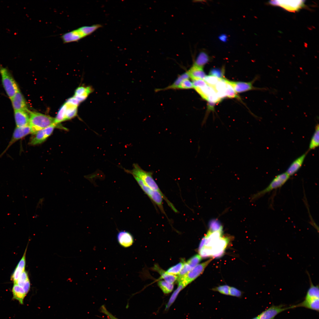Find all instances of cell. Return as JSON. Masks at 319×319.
<instances>
[{"instance_id": "cell-1", "label": "cell", "mask_w": 319, "mask_h": 319, "mask_svg": "<svg viewBox=\"0 0 319 319\" xmlns=\"http://www.w3.org/2000/svg\"><path fill=\"white\" fill-rule=\"evenodd\" d=\"M125 170L127 172L140 178L152 190L160 193L162 195L163 199L165 201L171 209H173L174 208V206L173 204L168 199L160 190L153 178L152 172L144 170L137 163L133 164L132 169L131 170L125 169Z\"/></svg>"}, {"instance_id": "cell-2", "label": "cell", "mask_w": 319, "mask_h": 319, "mask_svg": "<svg viewBox=\"0 0 319 319\" xmlns=\"http://www.w3.org/2000/svg\"><path fill=\"white\" fill-rule=\"evenodd\" d=\"M28 112L30 116L29 126L32 134H34L39 131L56 124L55 118L51 116L36 112Z\"/></svg>"}, {"instance_id": "cell-3", "label": "cell", "mask_w": 319, "mask_h": 319, "mask_svg": "<svg viewBox=\"0 0 319 319\" xmlns=\"http://www.w3.org/2000/svg\"><path fill=\"white\" fill-rule=\"evenodd\" d=\"M290 176L286 172H283L276 175L269 184L262 190L254 194L252 199L258 198L276 189L282 187L289 180Z\"/></svg>"}, {"instance_id": "cell-4", "label": "cell", "mask_w": 319, "mask_h": 319, "mask_svg": "<svg viewBox=\"0 0 319 319\" xmlns=\"http://www.w3.org/2000/svg\"><path fill=\"white\" fill-rule=\"evenodd\" d=\"M3 86L8 97L11 99L19 91L17 84L7 69L0 67Z\"/></svg>"}, {"instance_id": "cell-5", "label": "cell", "mask_w": 319, "mask_h": 319, "mask_svg": "<svg viewBox=\"0 0 319 319\" xmlns=\"http://www.w3.org/2000/svg\"><path fill=\"white\" fill-rule=\"evenodd\" d=\"M141 189L158 207L161 211L167 216L163 206V197L159 192L154 191L149 187L140 178L133 176Z\"/></svg>"}, {"instance_id": "cell-6", "label": "cell", "mask_w": 319, "mask_h": 319, "mask_svg": "<svg viewBox=\"0 0 319 319\" xmlns=\"http://www.w3.org/2000/svg\"><path fill=\"white\" fill-rule=\"evenodd\" d=\"M211 258L199 264L192 268L185 275L178 280L186 287L202 274L206 267L213 260Z\"/></svg>"}, {"instance_id": "cell-7", "label": "cell", "mask_w": 319, "mask_h": 319, "mask_svg": "<svg viewBox=\"0 0 319 319\" xmlns=\"http://www.w3.org/2000/svg\"><path fill=\"white\" fill-rule=\"evenodd\" d=\"M304 1H279L274 0L270 1V4L279 6L291 12L297 11L303 7Z\"/></svg>"}, {"instance_id": "cell-8", "label": "cell", "mask_w": 319, "mask_h": 319, "mask_svg": "<svg viewBox=\"0 0 319 319\" xmlns=\"http://www.w3.org/2000/svg\"><path fill=\"white\" fill-rule=\"evenodd\" d=\"M258 77L255 78L253 81L249 82H235L228 80L225 79L227 83L229 84L233 88L235 92H242L251 90H259L266 91L268 89L266 88H257L254 87L253 84L258 78Z\"/></svg>"}, {"instance_id": "cell-9", "label": "cell", "mask_w": 319, "mask_h": 319, "mask_svg": "<svg viewBox=\"0 0 319 319\" xmlns=\"http://www.w3.org/2000/svg\"><path fill=\"white\" fill-rule=\"evenodd\" d=\"M57 125L53 124L36 132L31 138L30 144L32 145H36L45 141L52 133Z\"/></svg>"}, {"instance_id": "cell-10", "label": "cell", "mask_w": 319, "mask_h": 319, "mask_svg": "<svg viewBox=\"0 0 319 319\" xmlns=\"http://www.w3.org/2000/svg\"><path fill=\"white\" fill-rule=\"evenodd\" d=\"M292 309L291 306L285 307L283 305H272L258 316L259 319H274L278 314L286 310Z\"/></svg>"}, {"instance_id": "cell-11", "label": "cell", "mask_w": 319, "mask_h": 319, "mask_svg": "<svg viewBox=\"0 0 319 319\" xmlns=\"http://www.w3.org/2000/svg\"><path fill=\"white\" fill-rule=\"evenodd\" d=\"M116 238L118 243L124 248L131 247L134 242V237L132 234L126 230L119 231L117 234Z\"/></svg>"}, {"instance_id": "cell-12", "label": "cell", "mask_w": 319, "mask_h": 319, "mask_svg": "<svg viewBox=\"0 0 319 319\" xmlns=\"http://www.w3.org/2000/svg\"><path fill=\"white\" fill-rule=\"evenodd\" d=\"M30 134L32 132L29 126L22 127H16L10 142L4 152L14 142Z\"/></svg>"}, {"instance_id": "cell-13", "label": "cell", "mask_w": 319, "mask_h": 319, "mask_svg": "<svg viewBox=\"0 0 319 319\" xmlns=\"http://www.w3.org/2000/svg\"><path fill=\"white\" fill-rule=\"evenodd\" d=\"M27 110H14V116L16 127L29 126L30 116Z\"/></svg>"}, {"instance_id": "cell-14", "label": "cell", "mask_w": 319, "mask_h": 319, "mask_svg": "<svg viewBox=\"0 0 319 319\" xmlns=\"http://www.w3.org/2000/svg\"><path fill=\"white\" fill-rule=\"evenodd\" d=\"M228 242L227 238L221 237L211 246L209 247L211 250V256L217 257L222 254Z\"/></svg>"}, {"instance_id": "cell-15", "label": "cell", "mask_w": 319, "mask_h": 319, "mask_svg": "<svg viewBox=\"0 0 319 319\" xmlns=\"http://www.w3.org/2000/svg\"><path fill=\"white\" fill-rule=\"evenodd\" d=\"M11 99L14 110H27L25 100L19 90Z\"/></svg>"}, {"instance_id": "cell-16", "label": "cell", "mask_w": 319, "mask_h": 319, "mask_svg": "<svg viewBox=\"0 0 319 319\" xmlns=\"http://www.w3.org/2000/svg\"><path fill=\"white\" fill-rule=\"evenodd\" d=\"M27 247V245L22 258L17 264L11 276V279L13 282L14 284H16L20 275L25 271L26 265L25 256Z\"/></svg>"}, {"instance_id": "cell-17", "label": "cell", "mask_w": 319, "mask_h": 319, "mask_svg": "<svg viewBox=\"0 0 319 319\" xmlns=\"http://www.w3.org/2000/svg\"><path fill=\"white\" fill-rule=\"evenodd\" d=\"M307 152L302 155L294 160L287 168L286 172L290 176L296 173L302 167Z\"/></svg>"}, {"instance_id": "cell-18", "label": "cell", "mask_w": 319, "mask_h": 319, "mask_svg": "<svg viewBox=\"0 0 319 319\" xmlns=\"http://www.w3.org/2000/svg\"><path fill=\"white\" fill-rule=\"evenodd\" d=\"M94 90L93 88L90 86H81L76 89L74 97L80 103L86 99Z\"/></svg>"}, {"instance_id": "cell-19", "label": "cell", "mask_w": 319, "mask_h": 319, "mask_svg": "<svg viewBox=\"0 0 319 319\" xmlns=\"http://www.w3.org/2000/svg\"><path fill=\"white\" fill-rule=\"evenodd\" d=\"M292 309L297 307H303L317 312L319 310V299H304L301 302L292 305Z\"/></svg>"}, {"instance_id": "cell-20", "label": "cell", "mask_w": 319, "mask_h": 319, "mask_svg": "<svg viewBox=\"0 0 319 319\" xmlns=\"http://www.w3.org/2000/svg\"><path fill=\"white\" fill-rule=\"evenodd\" d=\"M12 292L13 299L17 300L21 305H23L24 299L27 294L24 289L17 284H14Z\"/></svg>"}, {"instance_id": "cell-21", "label": "cell", "mask_w": 319, "mask_h": 319, "mask_svg": "<svg viewBox=\"0 0 319 319\" xmlns=\"http://www.w3.org/2000/svg\"><path fill=\"white\" fill-rule=\"evenodd\" d=\"M203 68L193 65L187 71L189 77L193 81L198 79L204 80L206 76Z\"/></svg>"}, {"instance_id": "cell-22", "label": "cell", "mask_w": 319, "mask_h": 319, "mask_svg": "<svg viewBox=\"0 0 319 319\" xmlns=\"http://www.w3.org/2000/svg\"><path fill=\"white\" fill-rule=\"evenodd\" d=\"M308 275L310 286L308 289L305 297V299H319V289L318 285H314L311 280L310 275Z\"/></svg>"}, {"instance_id": "cell-23", "label": "cell", "mask_w": 319, "mask_h": 319, "mask_svg": "<svg viewBox=\"0 0 319 319\" xmlns=\"http://www.w3.org/2000/svg\"><path fill=\"white\" fill-rule=\"evenodd\" d=\"M210 60V57L206 52L201 51L198 55L193 65L198 67L203 68L204 66Z\"/></svg>"}, {"instance_id": "cell-24", "label": "cell", "mask_w": 319, "mask_h": 319, "mask_svg": "<svg viewBox=\"0 0 319 319\" xmlns=\"http://www.w3.org/2000/svg\"><path fill=\"white\" fill-rule=\"evenodd\" d=\"M153 269L158 272L160 275L161 278L163 279L166 281L173 284L177 280L178 276H176L171 274L161 269L157 265H155L153 268Z\"/></svg>"}, {"instance_id": "cell-25", "label": "cell", "mask_w": 319, "mask_h": 319, "mask_svg": "<svg viewBox=\"0 0 319 319\" xmlns=\"http://www.w3.org/2000/svg\"><path fill=\"white\" fill-rule=\"evenodd\" d=\"M225 79H220L214 88L219 97L221 99L226 96L227 83Z\"/></svg>"}, {"instance_id": "cell-26", "label": "cell", "mask_w": 319, "mask_h": 319, "mask_svg": "<svg viewBox=\"0 0 319 319\" xmlns=\"http://www.w3.org/2000/svg\"><path fill=\"white\" fill-rule=\"evenodd\" d=\"M194 89L203 99L206 100L210 94L215 90L213 87L207 84L204 87L195 88Z\"/></svg>"}, {"instance_id": "cell-27", "label": "cell", "mask_w": 319, "mask_h": 319, "mask_svg": "<svg viewBox=\"0 0 319 319\" xmlns=\"http://www.w3.org/2000/svg\"><path fill=\"white\" fill-rule=\"evenodd\" d=\"M319 144V127L318 124H317L315 131L310 140L309 149L313 150L318 147Z\"/></svg>"}, {"instance_id": "cell-28", "label": "cell", "mask_w": 319, "mask_h": 319, "mask_svg": "<svg viewBox=\"0 0 319 319\" xmlns=\"http://www.w3.org/2000/svg\"><path fill=\"white\" fill-rule=\"evenodd\" d=\"M66 108L65 114V120H70L77 115L78 106L74 105L66 102L65 103Z\"/></svg>"}, {"instance_id": "cell-29", "label": "cell", "mask_w": 319, "mask_h": 319, "mask_svg": "<svg viewBox=\"0 0 319 319\" xmlns=\"http://www.w3.org/2000/svg\"><path fill=\"white\" fill-rule=\"evenodd\" d=\"M178 285L177 289L174 291L167 303L165 310H168L175 301L180 292L185 287L180 282H178Z\"/></svg>"}, {"instance_id": "cell-30", "label": "cell", "mask_w": 319, "mask_h": 319, "mask_svg": "<svg viewBox=\"0 0 319 319\" xmlns=\"http://www.w3.org/2000/svg\"><path fill=\"white\" fill-rule=\"evenodd\" d=\"M189 78L188 72H186L179 76L174 82L171 85L164 89H178L182 81L184 79H189Z\"/></svg>"}, {"instance_id": "cell-31", "label": "cell", "mask_w": 319, "mask_h": 319, "mask_svg": "<svg viewBox=\"0 0 319 319\" xmlns=\"http://www.w3.org/2000/svg\"><path fill=\"white\" fill-rule=\"evenodd\" d=\"M101 27L102 25L100 24H96L90 26H83L79 28L85 37L90 35Z\"/></svg>"}, {"instance_id": "cell-32", "label": "cell", "mask_w": 319, "mask_h": 319, "mask_svg": "<svg viewBox=\"0 0 319 319\" xmlns=\"http://www.w3.org/2000/svg\"><path fill=\"white\" fill-rule=\"evenodd\" d=\"M158 284L163 292L167 294L172 292L173 289V284L165 281L161 280L158 281Z\"/></svg>"}, {"instance_id": "cell-33", "label": "cell", "mask_w": 319, "mask_h": 319, "mask_svg": "<svg viewBox=\"0 0 319 319\" xmlns=\"http://www.w3.org/2000/svg\"><path fill=\"white\" fill-rule=\"evenodd\" d=\"M66 105L65 103L60 109L56 116L55 118V123L57 125L61 122L65 121V114Z\"/></svg>"}, {"instance_id": "cell-34", "label": "cell", "mask_w": 319, "mask_h": 319, "mask_svg": "<svg viewBox=\"0 0 319 319\" xmlns=\"http://www.w3.org/2000/svg\"><path fill=\"white\" fill-rule=\"evenodd\" d=\"M29 280L28 273L25 271L20 275L15 284L22 287L25 291V288L27 282Z\"/></svg>"}, {"instance_id": "cell-35", "label": "cell", "mask_w": 319, "mask_h": 319, "mask_svg": "<svg viewBox=\"0 0 319 319\" xmlns=\"http://www.w3.org/2000/svg\"><path fill=\"white\" fill-rule=\"evenodd\" d=\"M184 262H180L176 265L169 268L166 271L168 273L173 275H178L183 266Z\"/></svg>"}, {"instance_id": "cell-36", "label": "cell", "mask_w": 319, "mask_h": 319, "mask_svg": "<svg viewBox=\"0 0 319 319\" xmlns=\"http://www.w3.org/2000/svg\"><path fill=\"white\" fill-rule=\"evenodd\" d=\"M220 79H221L213 76L209 75L206 76L204 80L207 85L214 88Z\"/></svg>"}, {"instance_id": "cell-37", "label": "cell", "mask_w": 319, "mask_h": 319, "mask_svg": "<svg viewBox=\"0 0 319 319\" xmlns=\"http://www.w3.org/2000/svg\"><path fill=\"white\" fill-rule=\"evenodd\" d=\"M201 258L199 254H196L190 258L186 262L192 268L198 264L201 261Z\"/></svg>"}, {"instance_id": "cell-38", "label": "cell", "mask_w": 319, "mask_h": 319, "mask_svg": "<svg viewBox=\"0 0 319 319\" xmlns=\"http://www.w3.org/2000/svg\"><path fill=\"white\" fill-rule=\"evenodd\" d=\"M224 70L223 69H213L210 71L209 74L210 75L213 76L219 79H224Z\"/></svg>"}, {"instance_id": "cell-39", "label": "cell", "mask_w": 319, "mask_h": 319, "mask_svg": "<svg viewBox=\"0 0 319 319\" xmlns=\"http://www.w3.org/2000/svg\"><path fill=\"white\" fill-rule=\"evenodd\" d=\"M226 82L227 83V87L226 92V97L231 98H238V96L237 95L236 93L232 87L229 84L227 83L226 81Z\"/></svg>"}, {"instance_id": "cell-40", "label": "cell", "mask_w": 319, "mask_h": 319, "mask_svg": "<svg viewBox=\"0 0 319 319\" xmlns=\"http://www.w3.org/2000/svg\"><path fill=\"white\" fill-rule=\"evenodd\" d=\"M192 269V268L186 262H184L183 268L178 274L177 279L178 280L185 275Z\"/></svg>"}, {"instance_id": "cell-41", "label": "cell", "mask_w": 319, "mask_h": 319, "mask_svg": "<svg viewBox=\"0 0 319 319\" xmlns=\"http://www.w3.org/2000/svg\"><path fill=\"white\" fill-rule=\"evenodd\" d=\"M192 88H193V83L189 79H186L182 81L178 89H188Z\"/></svg>"}, {"instance_id": "cell-42", "label": "cell", "mask_w": 319, "mask_h": 319, "mask_svg": "<svg viewBox=\"0 0 319 319\" xmlns=\"http://www.w3.org/2000/svg\"><path fill=\"white\" fill-rule=\"evenodd\" d=\"M230 287L227 285H224L217 287L213 289L215 291H217L220 293L226 295H229Z\"/></svg>"}, {"instance_id": "cell-43", "label": "cell", "mask_w": 319, "mask_h": 319, "mask_svg": "<svg viewBox=\"0 0 319 319\" xmlns=\"http://www.w3.org/2000/svg\"><path fill=\"white\" fill-rule=\"evenodd\" d=\"M242 294L241 292L237 289L233 287H230L229 295L239 297L241 296Z\"/></svg>"}, {"instance_id": "cell-44", "label": "cell", "mask_w": 319, "mask_h": 319, "mask_svg": "<svg viewBox=\"0 0 319 319\" xmlns=\"http://www.w3.org/2000/svg\"><path fill=\"white\" fill-rule=\"evenodd\" d=\"M100 311L106 315L107 319H118L113 315L106 308L104 305L102 306L100 308Z\"/></svg>"}, {"instance_id": "cell-45", "label": "cell", "mask_w": 319, "mask_h": 319, "mask_svg": "<svg viewBox=\"0 0 319 319\" xmlns=\"http://www.w3.org/2000/svg\"><path fill=\"white\" fill-rule=\"evenodd\" d=\"M193 88L205 86L207 84L204 80L198 79L193 81Z\"/></svg>"}, {"instance_id": "cell-46", "label": "cell", "mask_w": 319, "mask_h": 319, "mask_svg": "<svg viewBox=\"0 0 319 319\" xmlns=\"http://www.w3.org/2000/svg\"><path fill=\"white\" fill-rule=\"evenodd\" d=\"M66 102L77 106H78V105L80 103L79 101L74 97L69 99Z\"/></svg>"}, {"instance_id": "cell-47", "label": "cell", "mask_w": 319, "mask_h": 319, "mask_svg": "<svg viewBox=\"0 0 319 319\" xmlns=\"http://www.w3.org/2000/svg\"><path fill=\"white\" fill-rule=\"evenodd\" d=\"M205 240L206 238L205 236L202 239L200 243L198 248L199 251L204 246Z\"/></svg>"}, {"instance_id": "cell-48", "label": "cell", "mask_w": 319, "mask_h": 319, "mask_svg": "<svg viewBox=\"0 0 319 319\" xmlns=\"http://www.w3.org/2000/svg\"><path fill=\"white\" fill-rule=\"evenodd\" d=\"M252 319H259V318H258V316H257V317H254V318H253Z\"/></svg>"}]
</instances>
